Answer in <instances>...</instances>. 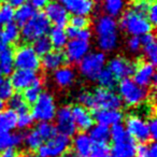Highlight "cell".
<instances>
[{"label":"cell","instance_id":"obj_1","mask_svg":"<svg viewBox=\"0 0 157 157\" xmlns=\"http://www.w3.org/2000/svg\"><path fill=\"white\" fill-rule=\"evenodd\" d=\"M120 27L130 37H139L152 33L153 25L144 14L130 9L125 10L120 18Z\"/></svg>","mask_w":157,"mask_h":157},{"label":"cell","instance_id":"obj_2","mask_svg":"<svg viewBox=\"0 0 157 157\" xmlns=\"http://www.w3.org/2000/svg\"><path fill=\"white\" fill-rule=\"evenodd\" d=\"M110 139L113 141L111 152L113 157H136L137 144L127 133L124 125H114L110 129Z\"/></svg>","mask_w":157,"mask_h":157},{"label":"cell","instance_id":"obj_3","mask_svg":"<svg viewBox=\"0 0 157 157\" xmlns=\"http://www.w3.org/2000/svg\"><path fill=\"white\" fill-rule=\"evenodd\" d=\"M118 97L122 103L124 102L127 107H139L146 101L148 92L146 88L139 86L132 78H124L118 83Z\"/></svg>","mask_w":157,"mask_h":157},{"label":"cell","instance_id":"obj_4","mask_svg":"<svg viewBox=\"0 0 157 157\" xmlns=\"http://www.w3.org/2000/svg\"><path fill=\"white\" fill-rule=\"evenodd\" d=\"M107 56L102 52H90L80 63L78 71L84 78L88 81H96L100 72L105 69Z\"/></svg>","mask_w":157,"mask_h":157},{"label":"cell","instance_id":"obj_5","mask_svg":"<svg viewBox=\"0 0 157 157\" xmlns=\"http://www.w3.org/2000/svg\"><path fill=\"white\" fill-rule=\"evenodd\" d=\"M56 111L57 105L54 96L48 92H43L37 101L33 103L30 114L38 123L52 122L55 118Z\"/></svg>","mask_w":157,"mask_h":157},{"label":"cell","instance_id":"obj_6","mask_svg":"<svg viewBox=\"0 0 157 157\" xmlns=\"http://www.w3.org/2000/svg\"><path fill=\"white\" fill-rule=\"evenodd\" d=\"M51 24L44 13L37 12L29 22L21 28V38L26 42H35L41 37H45L50 31Z\"/></svg>","mask_w":157,"mask_h":157},{"label":"cell","instance_id":"obj_7","mask_svg":"<svg viewBox=\"0 0 157 157\" xmlns=\"http://www.w3.org/2000/svg\"><path fill=\"white\" fill-rule=\"evenodd\" d=\"M121 107H122L121 98L112 90L99 87L96 88L94 92H90V100L88 108H92L95 111L102 109L120 110Z\"/></svg>","mask_w":157,"mask_h":157},{"label":"cell","instance_id":"obj_8","mask_svg":"<svg viewBox=\"0 0 157 157\" xmlns=\"http://www.w3.org/2000/svg\"><path fill=\"white\" fill-rule=\"evenodd\" d=\"M71 146V140L60 133H56L37 150L38 157H63Z\"/></svg>","mask_w":157,"mask_h":157},{"label":"cell","instance_id":"obj_9","mask_svg":"<svg viewBox=\"0 0 157 157\" xmlns=\"http://www.w3.org/2000/svg\"><path fill=\"white\" fill-rule=\"evenodd\" d=\"M14 56V67L16 69L30 70L37 72L41 67L40 57L35 52L33 45L29 44H22L13 52Z\"/></svg>","mask_w":157,"mask_h":157},{"label":"cell","instance_id":"obj_10","mask_svg":"<svg viewBox=\"0 0 157 157\" xmlns=\"http://www.w3.org/2000/svg\"><path fill=\"white\" fill-rule=\"evenodd\" d=\"M127 133L135 140L136 142L145 143L151 139L150 131H148L147 121L141 115L130 114L125 121L124 125Z\"/></svg>","mask_w":157,"mask_h":157},{"label":"cell","instance_id":"obj_11","mask_svg":"<svg viewBox=\"0 0 157 157\" xmlns=\"http://www.w3.org/2000/svg\"><path fill=\"white\" fill-rule=\"evenodd\" d=\"M90 52V41L71 39L65 46V58L70 63H78Z\"/></svg>","mask_w":157,"mask_h":157},{"label":"cell","instance_id":"obj_12","mask_svg":"<svg viewBox=\"0 0 157 157\" xmlns=\"http://www.w3.org/2000/svg\"><path fill=\"white\" fill-rule=\"evenodd\" d=\"M54 120L56 121L55 127H56V130L58 131V133L69 138L75 135L76 127L73 123V120H72L71 108L69 105H63L59 109H57Z\"/></svg>","mask_w":157,"mask_h":157},{"label":"cell","instance_id":"obj_13","mask_svg":"<svg viewBox=\"0 0 157 157\" xmlns=\"http://www.w3.org/2000/svg\"><path fill=\"white\" fill-rule=\"evenodd\" d=\"M136 65L130 59L124 56H115L108 63L107 69L114 75L116 80H124L133 74Z\"/></svg>","mask_w":157,"mask_h":157},{"label":"cell","instance_id":"obj_14","mask_svg":"<svg viewBox=\"0 0 157 157\" xmlns=\"http://www.w3.org/2000/svg\"><path fill=\"white\" fill-rule=\"evenodd\" d=\"M44 15L54 27H63L69 22V13L59 1H50L44 8Z\"/></svg>","mask_w":157,"mask_h":157},{"label":"cell","instance_id":"obj_15","mask_svg":"<svg viewBox=\"0 0 157 157\" xmlns=\"http://www.w3.org/2000/svg\"><path fill=\"white\" fill-rule=\"evenodd\" d=\"M132 76V80L138 85L143 88H148L156 81L154 65L147 63V61L140 63L139 65H137L135 67Z\"/></svg>","mask_w":157,"mask_h":157},{"label":"cell","instance_id":"obj_16","mask_svg":"<svg viewBox=\"0 0 157 157\" xmlns=\"http://www.w3.org/2000/svg\"><path fill=\"white\" fill-rule=\"evenodd\" d=\"M69 14L72 16H90L94 12L95 0H59Z\"/></svg>","mask_w":157,"mask_h":157},{"label":"cell","instance_id":"obj_17","mask_svg":"<svg viewBox=\"0 0 157 157\" xmlns=\"http://www.w3.org/2000/svg\"><path fill=\"white\" fill-rule=\"evenodd\" d=\"M38 78L39 76L37 72L30 71V70L16 69L10 74L9 82L14 90H25L28 86L35 83Z\"/></svg>","mask_w":157,"mask_h":157},{"label":"cell","instance_id":"obj_18","mask_svg":"<svg viewBox=\"0 0 157 157\" xmlns=\"http://www.w3.org/2000/svg\"><path fill=\"white\" fill-rule=\"evenodd\" d=\"M71 115L76 129H80L83 132L88 131L94 125L95 121L93 114L90 113L87 108L81 105H76L71 108Z\"/></svg>","mask_w":157,"mask_h":157},{"label":"cell","instance_id":"obj_19","mask_svg":"<svg viewBox=\"0 0 157 157\" xmlns=\"http://www.w3.org/2000/svg\"><path fill=\"white\" fill-rule=\"evenodd\" d=\"M93 117H94V121L97 122V124L103 125L107 127H112L114 125L122 123V121L124 120V114L120 110L102 109L96 110Z\"/></svg>","mask_w":157,"mask_h":157},{"label":"cell","instance_id":"obj_20","mask_svg":"<svg viewBox=\"0 0 157 157\" xmlns=\"http://www.w3.org/2000/svg\"><path fill=\"white\" fill-rule=\"evenodd\" d=\"M93 140L86 132H80L74 135V138L71 142L72 151L75 157H90V151L93 147Z\"/></svg>","mask_w":157,"mask_h":157},{"label":"cell","instance_id":"obj_21","mask_svg":"<svg viewBox=\"0 0 157 157\" xmlns=\"http://www.w3.org/2000/svg\"><path fill=\"white\" fill-rule=\"evenodd\" d=\"M40 63H41L44 71L54 72L63 66H65L66 58L63 52L58 50H54L42 56V60L40 61Z\"/></svg>","mask_w":157,"mask_h":157},{"label":"cell","instance_id":"obj_22","mask_svg":"<svg viewBox=\"0 0 157 157\" xmlns=\"http://www.w3.org/2000/svg\"><path fill=\"white\" fill-rule=\"evenodd\" d=\"M95 33H96L97 37H101V36H107L111 35V33H118V24L114 17H111L109 15H100L95 22Z\"/></svg>","mask_w":157,"mask_h":157},{"label":"cell","instance_id":"obj_23","mask_svg":"<svg viewBox=\"0 0 157 157\" xmlns=\"http://www.w3.org/2000/svg\"><path fill=\"white\" fill-rule=\"evenodd\" d=\"M75 71L68 66H63L61 68L57 69L56 71H54V74H53L54 83L60 88H67L73 85V83L75 82Z\"/></svg>","mask_w":157,"mask_h":157},{"label":"cell","instance_id":"obj_24","mask_svg":"<svg viewBox=\"0 0 157 157\" xmlns=\"http://www.w3.org/2000/svg\"><path fill=\"white\" fill-rule=\"evenodd\" d=\"M140 39H141V50L144 57L146 58V61L155 65L157 63V44L155 36L150 33L142 36Z\"/></svg>","mask_w":157,"mask_h":157},{"label":"cell","instance_id":"obj_25","mask_svg":"<svg viewBox=\"0 0 157 157\" xmlns=\"http://www.w3.org/2000/svg\"><path fill=\"white\" fill-rule=\"evenodd\" d=\"M13 50L8 45H0V73L9 75L14 71Z\"/></svg>","mask_w":157,"mask_h":157},{"label":"cell","instance_id":"obj_26","mask_svg":"<svg viewBox=\"0 0 157 157\" xmlns=\"http://www.w3.org/2000/svg\"><path fill=\"white\" fill-rule=\"evenodd\" d=\"M23 143L22 135L16 132H0V153L15 150Z\"/></svg>","mask_w":157,"mask_h":157},{"label":"cell","instance_id":"obj_27","mask_svg":"<svg viewBox=\"0 0 157 157\" xmlns=\"http://www.w3.org/2000/svg\"><path fill=\"white\" fill-rule=\"evenodd\" d=\"M20 38H21L20 26H17L13 22L6 25L2 28V31H0V41H2V44H5V45L9 46L16 43Z\"/></svg>","mask_w":157,"mask_h":157},{"label":"cell","instance_id":"obj_28","mask_svg":"<svg viewBox=\"0 0 157 157\" xmlns=\"http://www.w3.org/2000/svg\"><path fill=\"white\" fill-rule=\"evenodd\" d=\"M126 3V0H102L101 8L105 15L115 18L122 15V13L125 11Z\"/></svg>","mask_w":157,"mask_h":157},{"label":"cell","instance_id":"obj_29","mask_svg":"<svg viewBox=\"0 0 157 157\" xmlns=\"http://www.w3.org/2000/svg\"><path fill=\"white\" fill-rule=\"evenodd\" d=\"M17 114L10 109L0 111V132H12L16 128Z\"/></svg>","mask_w":157,"mask_h":157},{"label":"cell","instance_id":"obj_30","mask_svg":"<svg viewBox=\"0 0 157 157\" xmlns=\"http://www.w3.org/2000/svg\"><path fill=\"white\" fill-rule=\"evenodd\" d=\"M37 13L36 9L30 5V3H24V5L20 6L14 10V20H15V24L17 26H24L27 22L33 17V15Z\"/></svg>","mask_w":157,"mask_h":157},{"label":"cell","instance_id":"obj_31","mask_svg":"<svg viewBox=\"0 0 157 157\" xmlns=\"http://www.w3.org/2000/svg\"><path fill=\"white\" fill-rule=\"evenodd\" d=\"M96 43L100 52L102 53H110L116 50L120 43V37H118V33H111V35L107 36H101V37H97Z\"/></svg>","mask_w":157,"mask_h":157},{"label":"cell","instance_id":"obj_32","mask_svg":"<svg viewBox=\"0 0 157 157\" xmlns=\"http://www.w3.org/2000/svg\"><path fill=\"white\" fill-rule=\"evenodd\" d=\"M48 40H50L52 48H55L56 50H60L66 46V44L69 41V38L67 36V33L61 27H53L48 31Z\"/></svg>","mask_w":157,"mask_h":157},{"label":"cell","instance_id":"obj_33","mask_svg":"<svg viewBox=\"0 0 157 157\" xmlns=\"http://www.w3.org/2000/svg\"><path fill=\"white\" fill-rule=\"evenodd\" d=\"M88 136L95 143H108L110 140V128L100 124L93 125Z\"/></svg>","mask_w":157,"mask_h":157},{"label":"cell","instance_id":"obj_34","mask_svg":"<svg viewBox=\"0 0 157 157\" xmlns=\"http://www.w3.org/2000/svg\"><path fill=\"white\" fill-rule=\"evenodd\" d=\"M43 93V82L41 81V78H38L37 81L33 84H31L30 86L26 88L24 90V97L25 101L27 103H35L37 101V99L41 96V94Z\"/></svg>","mask_w":157,"mask_h":157},{"label":"cell","instance_id":"obj_35","mask_svg":"<svg viewBox=\"0 0 157 157\" xmlns=\"http://www.w3.org/2000/svg\"><path fill=\"white\" fill-rule=\"evenodd\" d=\"M23 142H24L25 146L30 151H37L43 144V140L38 135V132L35 129L33 130H29L25 135V137L23 138Z\"/></svg>","mask_w":157,"mask_h":157},{"label":"cell","instance_id":"obj_36","mask_svg":"<svg viewBox=\"0 0 157 157\" xmlns=\"http://www.w3.org/2000/svg\"><path fill=\"white\" fill-rule=\"evenodd\" d=\"M38 132V135L42 138V140H46L48 141V139H51L52 137H54L57 133L56 127L52 124L51 122H41L38 123L37 127L35 129Z\"/></svg>","mask_w":157,"mask_h":157},{"label":"cell","instance_id":"obj_37","mask_svg":"<svg viewBox=\"0 0 157 157\" xmlns=\"http://www.w3.org/2000/svg\"><path fill=\"white\" fill-rule=\"evenodd\" d=\"M96 81L98 82L101 88H105V90H112L116 85V78L107 68H105L100 72Z\"/></svg>","mask_w":157,"mask_h":157},{"label":"cell","instance_id":"obj_38","mask_svg":"<svg viewBox=\"0 0 157 157\" xmlns=\"http://www.w3.org/2000/svg\"><path fill=\"white\" fill-rule=\"evenodd\" d=\"M8 101H9V109L14 111L16 114L28 111V103L25 101L23 95H13Z\"/></svg>","mask_w":157,"mask_h":157},{"label":"cell","instance_id":"obj_39","mask_svg":"<svg viewBox=\"0 0 157 157\" xmlns=\"http://www.w3.org/2000/svg\"><path fill=\"white\" fill-rule=\"evenodd\" d=\"M67 36L70 40L71 39H78V40H85V41H90L92 38V31L90 28H84V29H76L72 26H69L66 30Z\"/></svg>","mask_w":157,"mask_h":157},{"label":"cell","instance_id":"obj_40","mask_svg":"<svg viewBox=\"0 0 157 157\" xmlns=\"http://www.w3.org/2000/svg\"><path fill=\"white\" fill-rule=\"evenodd\" d=\"M14 20V8L8 3H2L0 6V27L12 23Z\"/></svg>","mask_w":157,"mask_h":157},{"label":"cell","instance_id":"obj_41","mask_svg":"<svg viewBox=\"0 0 157 157\" xmlns=\"http://www.w3.org/2000/svg\"><path fill=\"white\" fill-rule=\"evenodd\" d=\"M33 48L35 50V52L38 54V56L40 57L44 56L45 54H48V52L52 51V44H51L48 37H41L33 42Z\"/></svg>","mask_w":157,"mask_h":157},{"label":"cell","instance_id":"obj_42","mask_svg":"<svg viewBox=\"0 0 157 157\" xmlns=\"http://www.w3.org/2000/svg\"><path fill=\"white\" fill-rule=\"evenodd\" d=\"M33 115L30 114V112L25 111L22 112V113L17 114V121H16V127L22 130H25V129H29L31 126H33Z\"/></svg>","mask_w":157,"mask_h":157},{"label":"cell","instance_id":"obj_43","mask_svg":"<svg viewBox=\"0 0 157 157\" xmlns=\"http://www.w3.org/2000/svg\"><path fill=\"white\" fill-rule=\"evenodd\" d=\"M109 155L108 143H95L93 144L90 157H107Z\"/></svg>","mask_w":157,"mask_h":157},{"label":"cell","instance_id":"obj_44","mask_svg":"<svg viewBox=\"0 0 157 157\" xmlns=\"http://www.w3.org/2000/svg\"><path fill=\"white\" fill-rule=\"evenodd\" d=\"M69 22L70 26L76 29L87 28V26L90 25V20L85 16H72L71 18H69Z\"/></svg>","mask_w":157,"mask_h":157},{"label":"cell","instance_id":"obj_45","mask_svg":"<svg viewBox=\"0 0 157 157\" xmlns=\"http://www.w3.org/2000/svg\"><path fill=\"white\" fill-rule=\"evenodd\" d=\"M14 95V88L10 84L9 81H5L3 84L0 86V99L2 101L9 100Z\"/></svg>","mask_w":157,"mask_h":157},{"label":"cell","instance_id":"obj_46","mask_svg":"<svg viewBox=\"0 0 157 157\" xmlns=\"http://www.w3.org/2000/svg\"><path fill=\"white\" fill-rule=\"evenodd\" d=\"M126 45L129 52L138 53L141 50V39L139 37H129Z\"/></svg>","mask_w":157,"mask_h":157},{"label":"cell","instance_id":"obj_47","mask_svg":"<svg viewBox=\"0 0 157 157\" xmlns=\"http://www.w3.org/2000/svg\"><path fill=\"white\" fill-rule=\"evenodd\" d=\"M148 7H150V2H148L147 0H137V1L133 2L131 9L135 10L136 12H139V13L146 15Z\"/></svg>","mask_w":157,"mask_h":157},{"label":"cell","instance_id":"obj_48","mask_svg":"<svg viewBox=\"0 0 157 157\" xmlns=\"http://www.w3.org/2000/svg\"><path fill=\"white\" fill-rule=\"evenodd\" d=\"M146 17L152 25L157 22V7L155 2H150V7L146 12Z\"/></svg>","mask_w":157,"mask_h":157},{"label":"cell","instance_id":"obj_49","mask_svg":"<svg viewBox=\"0 0 157 157\" xmlns=\"http://www.w3.org/2000/svg\"><path fill=\"white\" fill-rule=\"evenodd\" d=\"M147 126H148V131H150L151 138L156 139L157 137V122L155 118H151L147 121Z\"/></svg>","mask_w":157,"mask_h":157},{"label":"cell","instance_id":"obj_50","mask_svg":"<svg viewBox=\"0 0 157 157\" xmlns=\"http://www.w3.org/2000/svg\"><path fill=\"white\" fill-rule=\"evenodd\" d=\"M51 0H29V3L35 9H44L45 6L50 2Z\"/></svg>","mask_w":157,"mask_h":157},{"label":"cell","instance_id":"obj_51","mask_svg":"<svg viewBox=\"0 0 157 157\" xmlns=\"http://www.w3.org/2000/svg\"><path fill=\"white\" fill-rule=\"evenodd\" d=\"M0 157H22L16 150H8L0 153Z\"/></svg>","mask_w":157,"mask_h":157},{"label":"cell","instance_id":"obj_52","mask_svg":"<svg viewBox=\"0 0 157 157\" xmlns=\"http://www.w3.org/2000/svg\"><path fill=\"white\" fill-rule=\"evenodd\" d=\"M146 157H157V146L154 142L148 144V152Z\"/></svg>","mask_w":157,"mask_h":157},{"label":"cell","instance_id":"obj_53","mask_svg":"<svg viewBox=\"0 0 157 157\" xmlns=\"http://www.w3.org/2000/svg\"><path fill=\"white\" fill-rule=\"evenodd\" d=\"M7 1L8 5H10L11 7H20V6L24 5V3H27L28 2V0H6Z\"/></svg>","mask_w":157,"mask_h":157},{"label":"cell","instance_id":"obj_54","mask_svg":"<svg viewBox=\"0 0 157 157\" xmlns=\"http://www.w3.org/2000/svg\"><path fill=\"white\" fill-rule=\"evenodd\" d=\"M63 157H75V155H74L72 152H70V151H68V152L66 153V155Z\"/></svg>","mask_w":157,"mask_h":157},{"label":"cell","instance_id":"obj_55","mask_svg":"<svg viewBox=\"0 0 157 157\" xmlns=\"http://www.w3.org/2000/svg\"><path fill=\"white\" fill-rule=\"evenodd\" d=\"M5 81H6V80H5V75H3L2 73H0V86L2 85Z\"/></svg>","mask_w":157,"mask_h":157},{"label":"cell","instance_id":"obj_56","mask_svg":"<svg viewBox=\"0 0 157 157\" xmlns=\"http://www.w3.org/2000/svg\"><path fill=\"white\" fill-rule=\"evenodd\" d=\"M24 157H38V155H36V154H33V153H29V154L25 155Z\"/></svg>","mask_w":157,"mask_h":157},{"label":"cell","instance_id":"obj_57","mask_svg":"<svg viewBox=\"0 0 157 157\" xmlns=\"http://www.w3.org/2000/svg\"><path fill=\"white\" fill-rule=\"evenodd\" d=\"M3 107H5V103H3V101L0 99V111H2Z\"/></svg>","mask_w":157,"mask_h":157},{"label":"cell","instance_id":"obj_58","mask_svg":"<svg viewBox=\"0 0 157 157\" xmlns=\"http://www.w3.org/2000/svg\"><path fill=\"white\" fill-rule=\"evenodd\" d=\"M2 5V0H0V6Z\"/></svg>","mask_w":157,"mask_h":157},{"label":"cell","instance_id":"obj_59","mask_svg":"<svg viewBox=\"0 0 157 157\" xmlns=\"http://www.w3.org/2000/svg\"><path fill=\"white\" fill-rule=\"evenodd\" d=\"M107 157H113V156H109V155H108V156Z\"/></svg>","mask_w":157,"mask_h":157}]
</instances>
